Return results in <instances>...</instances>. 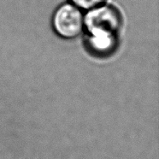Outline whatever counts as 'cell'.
Instances as JSON below:
<instances>
[{"label":"cell","instance_id":"7a4b0ae2","mask_svg":"<svg viewBox=\"0 0 159 159\" xmlns=\"http://www.w3.org/2000/svg\"><path fill=\"white\" fill-rule=\"evenodd\" d=\"M84 24V33L87 34L120 35L123 27V17L118 8L104 4L87 11Z\"/></svg>","mask_w":159,"mask_h":159},{"label":"cell","instance_id":"3957f363","mask_svg":"<svg viewBox=\"0 0 159 159\" xmlns=\"http://www.w3.org/2000/svg\"><path fill=\"white\" fill-rule=\"evenodd\" d=\"M120 35L83 34V47L87 54L98 60L111 58L120 47Z\"/></svg>","mask_w":159,"mask_h":159},{"label":"cell","instance_id":"6da1fadb","mask_svg":"<svg viewBox=\"0 0 159 159\" xmlns=\"http://www.w3.org/2000/svg\"><path fill=\"white\" fill-rule=\"evenodd\" d=\"M85 12L71 3L59 4L52 16V28L59 38L71 40L83 34Z\"/></svg>","mask_w":159,"mask_h":159},{"label":"cell","instance_id":"277c9868","mask_svg":"<svg viewBox=\"0 0 159 159\" xmlns=\"http://www.w3.org/2000/svg\"><path fill=\"white\" fill-rule=\"evenodd\" d=\"M107 0H69V3L79 8L84 12L106 4Z\"/></svg>","mask_w":159,"mask_h":159}]
</instances>
